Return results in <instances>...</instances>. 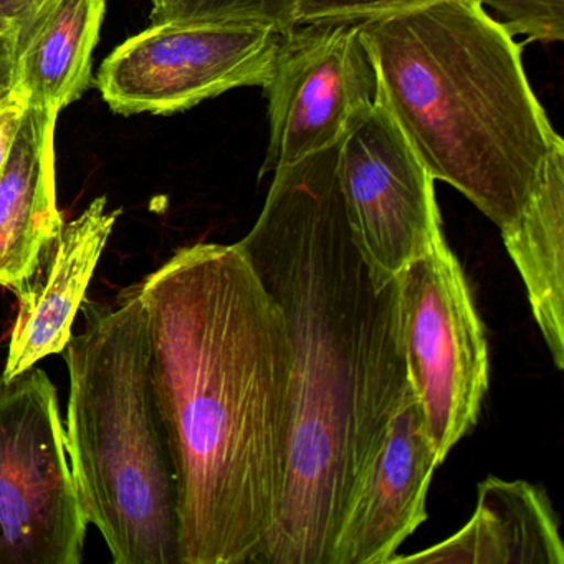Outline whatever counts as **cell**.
I'll list each match as a JSON object with an SVG mask.
<instances>
[{
  "label": "cell",
  "instance_id": "cell-1",
  "mask_svg": "<svg viewBox=\"0 0 564 564\" xmlns=\"http://www.w3.org/2000/svg\"><path fill=\"white\" fill-rule=\"evenodd\" d=\"M339 147L273 171L240 240L293 356L289 475L253 564H328L339 524L412 394L395 276L379 286L346 217Z\"/></svg>",
  "mask_w": 564,
  "mask_h": 564
},
{
  "label": "cell",
  "instance_id": "cell-2",
  "mask_svg": "<svg viewBox=\"0 0 564 564\" xmlns=\"http://www.w3.org/2000/svg\"><path fill=\"white\" fill-rule=\"evenodd\" d=\"M177 487L181 564H253L285 490L293 356L240 243L177 250L138 283Z\"/></svg>",
  "mask_w": 564,
  "mask_h": 564
},
{
  "label": "cell",
  "instance_id": "cell-3",
  "mask_svg": "<svg viewBox=\"0 0 564 564\" xmlns=\"http://www.w3.org/2000/svg\"><path fill=\"white\" fill-rule=\"evenodd\" d=\"M381 105L431 174L500 232L563 138L531 90L521 45L477 0L361 22Z\"/></svg>",
  "mask_w": 564,
  "mask_h": 564
},
{
  "label": "cell",
  "instance_id": "cell-4",
  "mask_svg": "<svg viewBox=\"0 0 564 564\" xmlns=\"http://www.w3.org/2000/svg\"><path fill=\"white\" fill-rule=\"evenodd\" d=\"M80 312L84 329L62 355L70 378L65 435L85 518L115 564H181L176 474L138 285L113 305L85 299Z\"/></svg>",
  "mask_w": 564,
  "mask_h": 564
},
{
  "label": "cell",
  "instance_id": "cell-5",
  "mask_svg": "<svg viewBox=\"0 0 564 564\" xmlns=\"http://www.w3.org/2000/svg\"><path fill=\"white\" fill-rule=\"evenodd\" d=\"M87 527L57 388L37 366L0 376V564H80Z\"/></svg>",
  "mask_w": 564,
  "mask_h": 564
},
{
  "label": "cell",
  "instance_id": "cell-6",
  "mask_svg": "<svg viewBox=\"0 0 564 564\" xmlns=\"http://www.w3.org/2000/svg\"><path fill=\"white\" fill-rule=\"evenodd\" d=\"M398 280L409 384L442 465L480 415L490 381L487 335L445 237Z\"/></svg>",
  "mask_w": 564,
  "mask_h": 564
},
{
  "label": "cell",
  "instance_id": "cell-7",
  "mask_svg": "<svg viewBox=\"0 0 564 564\" xmlns=\"http://www.w3.org/2000/svg\"><path fill=\"white\" fill-rule=\"evenodd\" d=\"M283 32L253 22L151 24L105 58L94 85L113 113H181L234 88L263 87Z\"/></svg>",
  "mask_w": 564,
  "mask_h": 564
},
{
  "label": "cell",
  "instance_id": "cell-8",
  "mask_svg": "<svg viewBox=\"0 0 564 564\" xmlns=\"http://www.w3.org/2000/svg\"><path fill=\"white\" fill-rule=\"evenodd\" d=\"M262 88L269 144L260 177L339 147L378 105V78L361 21L286 29Z\"/></svg>",
  "mask_w": 564,
  "mask_h": 564
},
{
  "label": "cell",
  "instance_id": "cell-9",
  "mask_svg": "<svg viewBox=\"0 0 564 564\" xmlns=\"http://www.w3.org/2000/svg\"><path fill=\"white\" fill-rule=\"evenodd\" d=\"M336 171L352 237L379 286L444 237L435 181L381 105L339 144Z\"/></svg>",
  "mask_w": 564,
  "mask_h": 564
},
{
  "label": "cell",
  "instance_id": "cell-10",
  "mask_svg": "<svg viewBox=\"0 0 564 564\" xmlns=\"http://www.w3.org/2000/svg\"><path fill=\"white\" fill-rule=\"evenodd\" d=\"M437 467L412 392L339 524L328 564L391 563L401 544L427 520L425 501Z\"/></svg>",
  "mask_w": 564,
  "mask_h": 564
},
{
  "label": "cell",
  "instance_id": "cell-11",
  "mask_svg": "<svg viewBox=\"0 0 564 564\" xmlns=\"http://www.w3.org/2000/svg\"><path fill=\"white\" fill-rule=\"evenodd\" d=\"M120 214V209L108 210L107 197H98L80 216L64 224L42 256L37 272L18 293V318L2 378H18L67 348Z\"/></svg>",
  "mask_w": 564,
  "mask_h": 564
},
{
  "label": "cell",
  "instance_id": "cell-12",
  "mask_svg": "<svg viewBox=\"0 0 564 564\" xmlns=\"http://www.w3.org/2000/svg\"><path fill=\"white\" fill-rule=\"evenodd\" d=\"M58 115L25 107L0 171V286L18 295L64 227L58 209L55 128Z\"/></svg>",
  "mask_w": 564,
  "mask_h": 564
},
{
  "label": "cell",
  "instance_id": "cell-13",
  "mask_svg": "<svg viewBox=\"0 0 564 564\" xmlns=\"http://www.w3.org/2000/svg\"><path fill=\"white\" fill-rule=\"evenodd\" d=\"M477 508L447 540L391 563L563 564L556 513L546 491L524 480L488 477L478 485Z\"/></svg>",
  "mask_w": 564,
  "mask_h": 564
},
{
  "label": "cell",
  "instance_id": "cell-14",
  "mask_svg": "<svg viewBox=\"0 0 564 564\" xmlns=\"http://www.w3.org/2000/svg\"><path fill=\"white\" fill-rule=\"evenodd\" d=\"M107 0H42L15 37L14 97L61 115L94 87Z\"/></svg>",
  "mask_w": 564,
  "mask_h": 564
},
{
  "label": "cell",
  "instance_id": "cell-15",
  "mask_svg": "<svg viewBox=\"0 0 564 564\" xmlns=\"http://www.w3.org/2000/svg\"><path fill=\"white\" fill-rule=\"evenodd\" d=\"M534 322L554 366L564 369V141L547 158L536 189L513 226L501 232Z\"/></svg>",
  "mask_w": 564,
  "mask_h": 564
},
{
  "label": "cell",
  "instance_id": "cell-16",
  "mask_svg": "<svg viewBox=\"0 0 564 564\" xmlns=\"http://www.w3.org/2000/svg\"><path fill=\"white\" fill-rule=\"evenodd\" d=\"M300 0H174L173 8L161 22H253L286 31L293 25V14Z\"/></svg>",
  "mask_w": 564,
  "mask_h": 564
},
{
  "label": "cell",
  "instance_id": "cell-17",
  "mask_svg": "<svg viewBox=\"0 0 564 564\" xmlns=\"http://www.w3.org/2000/svg\"><path fill=\"white\" fill-rule=\"evenodd\" d=\"M503 18L510 35L530 42L564 41V0H478Z\"/></svg>",
  "mask_w": 564,
  "mask_h": 564
},
{
  "label": "cell",
  "instance_id": "cell-18",
  "mask_svg": "<svg viewBox=\"0 0 564 564\" xmlns=\"http://www.w3.org/2000/svg\"><path fill=\"white\" fill-rule=\"evenodd\" d=\"M441 2L448 0H300L293 25L319 21H371Z\"/></svg>",
  "mask_w": 564,
  "mask_h": 564
},
{
  "label": "cell",
  "instance_id": "cell-19",
  "mask_svg": "<svg viewBox=\"0 0 564 564\" xmlns=\"http://www.w3.org/2000/svg\"><path fill=\"white\" fill-rule=\"evenodd\" d=\"M24 110V105L15 97L9 98L8 101L0 105V171L4 167L9 153H11Z\"/></svg>",
  "mask_w": 564,
  "mask_h": 564
},
{
  "label": "cell",
  "instance_id": "cell-20",
  "mask_svg": "<svg viewBox=\"0 0 564 564\" xmlns=\"http://www.w3.org/2000/svg\"><path fill=\"white\" fill-rule=\"evenodd\" d=\"M35 9L29 0H0V35L18 37Z\"/></svg>",
  "mask_w": 564,
  "mask_h": 564
},
{
  "label": "cell",
  "instance_id": "cell-21",
  "mask_svg": "<svg viewBox=\"0 0 564 564\" xmlns=\"http://www.w3.org/2000/svg\"><path fill=\"white\" fill-rule=\"evenodd\" d=\"M15 35H0V105L14 97Z\"/></svg>",
  "mask_w": 564,
  "mask_h": 564
},
{
  "label": "cell",
  "instance_id": "cell-22",
  "mask_svg": "<svg viewBox=\"0 0 564 564\" xmlns=\"http://www.w3.org/2000/svg\"><path fill=\"white\" fill-rule=\"evenodd\" d=\"M153 2V11H151V24H158L163 21L164 15L173 8L174 0H151Z\"/></svg>",
  "mask_w": 564,
  "mask_h": 564
},
{
  "label": "cell",
  "instance_id": "cell-23",
  "mask_svg": "<svg viewBox=\"0 0 564 564\" xmlns=\"http://www.w3.org/2000/svg\"><path fill=\"white\" fill-rule=\"evenodd\" d=\"M29 2H31L32 6H35V8H39V6H41L42 0H29Z\"/></svg>",
  "mask_w": 564,
  "mask_h": 564
}]
</instances>
